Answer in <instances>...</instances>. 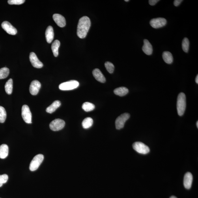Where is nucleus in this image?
<instances>
[{
    "mask_svg": "<svg viewBox=\"0 0 198 198\" xmlns=\"http://www.w3.org/2000/svg\"><path fill=\"white\" fill-rule=\"evenodd\" d=\"M91 26V21L87 16H83L79 20L77 27V35L81 39L84 38L87 36Z\"/></svg>",
    "mask_w": 198,
    "mask_h": 198,
    "instance_id": "1",
    "label": "nucleus"
},
{
    "mask_svg": "<svg viewBox=\"0 0 198 198\" xmlns=\"http://www.w3.org/2000/svg\"><path fill=\"white\" fill-rule=\"evenodd\" d=\"M186 107V96L183 92L178 95L177 101V109L178 115H184Z\"/></svg>",
    "mask_w": 198,
    "mask_h": 198,
    "instance_id": "2",
    "label": "nucleus"
},
{
    "mask_svg": "<svg viewBox=\"0 0 198 198\" xmlns=\"http://www.w3.org/2000/svg\"><path fill=\"white\" fill-rule=\"evenodd\" d=\"M44 155L42 154L36 155L34 157L30 163L29 165L30 171H34L37 170L44 160Z\"/></svg>",
    "mask_w": 198,
    "mask_h": 198,
    "instance_id": "3",
    "label": "nucleus"
},
{
    "mask_svg": "<svg viewBox=\"0 0 198 198\" xmlns=\"http://www.w3.org/2000/svg\"><path fill=\"white\" fill-rule=\"evenodd\" d=\"M79 83L78 81L71 80L62 83L59 86V89L63 91H67L76 89L78 87Z\"/></svg>",
    "mask_w": 198,
    "mask_h": 198,
    "instance_id": "4",
    "label": "nucleus"
},
{
    "mask_svg": "<svg viewBox=\"0 0 198 198\" xmlns=\"http://www.w3.org/2000/svg\"><path fill=\"white\" fill-rule=\"evenodd\" d=\"M133 147L135 151L139 154H145L150 152V148L148 146L141 142H135L133 143Z\"/></svg>",
    "mask_w": 198,
    "mask_h": 198,
    "instance_id": "5",
    "label": "nucleus"
},
{
    "mask_svg": "<svg viewBox=\"0 0 198 198\" xmlns=\"http://www.w3.org/2000/svg\"><path fill=\"white\" fill-rule=\"evenodd\" d=\"M130 117V115L128 113H124L118 117L115 121L116 128L117 130H120L124 128V124L127 120Z\"/></svg>",
    "mask_w": 198,
    "mask_h": 198,
    "instance_id": "6",
    "label": "nucleus"
},
{
    "mask_svg": "<svg viewBox=\"0 0 198 198\" xmlns=\"http://www.w3.org/2000/svg\"><path fill=\"white\" fill-rule=\"evenodd\" d=\"M64 120L58 119L53 120L50 124V128L53 131H58L62 130L65 126Z\"/></svg>",
    "mask_w": 198,
    "mask_h": 198,
    "instance_id": "7",
    "label": "nucleus"
},
{
    "mask_svg": "<svg viewBox=\"0 0 198 198\" xmlns=\"http://www.w3.org/2000/svg\"><path fill=\"white\" fill-rule=\"evenodd\" d=\"M21 115L25 122L28 124L32 123V114L28 105H24L22 107Z\"/></svg>",
    "mask_w": 198,
    "mask_h": 198,
    "instance_id": "8",
    "label": "nucleus"
},
{
    "mask_svg": "<svg viewBox=\"0 0 198 198\" xmlns=\"http://www.w3.org/2000/svg\"><path fill=\"white\" fill-rule=\"evenodd\" d=\"M167 21L165 18H158L152 19L150 22V25L154 29L163 27L167 24Z\"/></svg>",
    "mask_w": 198,
    "mask_h": 198,
    "instance_id": "9",
    "label": "nucleus"
},
{
    "mask_svg": "<svg viewBox=\"0 0 198 198\" xmlns=\"http://www.w3.org/2000/svg\"><path fill=\"white\" fill-rule=\"evenodd\" d=\"M2 27L8 34L11 35H16L17 30L11 23L7 21H4L2 23Z\"/></svg>",
    "mask_w": 198,
    "mask_h": 198,
    "instance_id": "10",
    "label": "nucleus"
},
{
    "mask_svg": "<svg viewBox=\"0 0 198 198\" xmlns=\"http://www.w3.org/2000/svg\"><path fill=\"white\" fill-rule=\"evenodd\" d=\"M41 85L39 81L35 80L32 81L30 85L29 91L32 95H36L39 92Z\"/></svg>",
    "mask_w": 198,
    "mask_h": 198,
    "instance_id": "11",
    "label": "nucleus"
},
{
    "mask_svg": "<svg viewBox=\"0 0 198 198\" xmlns=\"http://www.w3.org/2000/svg\"><path fill=\"white\" fill-rule=\"evenodd\" d=\"M29 60L32 66L34 67L37 68H41L43 67V63L38 59L37 56H36L35 53L34 52L30 53Z\"/></svg>",
    "mask_w": 198,
    "mask_h": 198,
    "instance_id": "12",
    "label": "nucleus"
},
{
    "mask_svg": "<svg viewBox=\"0 0 198 198\" xmlns=\"http://www.w3.org/2000/svg\"><path fill=\"white\" fill-rule=\"evenodd\" d=\"M53 19L56 24L60 27H64L66 25V20L61 15L55 14L53 15Z\"/></svg>",
    "mask_w": 198,
    "mask_h": 198,
    "instance_id": "13",
    "label": "nucleus"
},
{
    "mask_svg": "<svg viewBox=\"0 0 198 198\" xmlns=\"http://www.w3.org/2000/svg\"><path fill=\"white\" fill-rule=\"evenodd\" d=\"M193 180V175L190 173L188 172L185 174L184 180V184L185 188L188 189L191 188Z\"/></svg>",
    "mask_w": 198,
    "mask_h": 198,
    "instance_id": "14",
    "label": "nucleus"
},
{
    "mask_svg": "<svg viewBox=\"0 0 198 198\" xmlns=\"http://www.w3.org/2000/svg\"><path fill=\"white\" fill-rule=\"evenodd\" d=\"M143 43L144 44L142 48L143 52L146 55H151L153 51L152 44L147 39H144Z\"/></svg>",
    "mask_w": 198,
    "mask_h": 198,
    "instance_id": "15",
    "label": "nucleus"
},
{
    "mask_svg": "<svg viewBox=\"0 0 198 198\" xmlns=\"http://www.w3.org/2000/svg\"><path fill=\"white\" fill-rule=\"evenodd\" d=\"M92 74L97 81L101 83H104L106 81V79L102 72L98 69H95L92 71Z\"/></svg>",
    "mask_w": 198,
    "mask_h": 198,
    "instance_id": "16",
    "label": "nucleus"
},
{
    "mask_svg": "<svg viewBox=\"0 0 198 198\" xmlns=\"http://www.w3.org/2000/svg\"><path fill=\"white\" fill-rule=\"evenodd\" d=\"M45 36H46L47 42L50 44L52 42L54 38V32L53 28L51 26H49L47 28L45 32Z\"/></svg>",
    "mask_w": 198,
    "mask_h": 198,
    "instance_id": "17",
    "label": "nucleus"
},
{
    "mask_svg": "<svg viewBox=\"0 0 198 198\" xmlns=\"http://www.w3.org/2000/svg\"><path fill=\"white\" fill-rule=\"evenodd\" d=\"M61 103L59 101H55L50 106L47 107L46 111L47 112L49 113H52L55 112L56 110L61 106Z\"/></svg>",
    "mask_w": 198,
    "mask_h": 198,
    "instance_id": "18",
    "label": "nucleus"
},
{
    "mask_svg": "<svg viewBox=\"0 0 198 198\" xmlns=\"http://www.w3.org/2000/svg\"><path fill=\"white\" fill-rule=\"evenodd\" d=\"M8 146L6 144H3L0 146V158L5 159L8 156Z\"/></svg>",
    "mask_w": 198,
    "mask_h": 198,
    "instance_id": "19",
    "label": "nucleus"
},
{
    "mask_svg": "<svg viewBox=\"0 0 198 198\" xmlns=\"http://www.w3.org/2000/svg\"><path fill=\"white\" fill-rule=\"evenodd\" d=\"M162 57L164 61L168 64H171L173 61V57L172 54L169 51H165L163 53Z\"/></svg>",
    "mask_w": 198,
    "mask_h": 198,
    "instance_id": "20",
    "label": "nucleus"
},
{
    "mask_svg": "<svg viewBox=\"0 0 198 198\" xmlns=\"http://www.w3.org/2000/svg\"><path fill=\"white\" fill-rule=\"evenodd\" d=\"M129 92L128 88L122 87L117 88L114 90V92L117 95L122 96L126 95Z\"/></svg>",
    "mask_w": 198,
    "mask_h": 198,
    "instance_id": "21",
    "label": "nucleus"
},
{
    "mask_svg": "<svg viewBox=\"0 0 198 198\" xmlns=\"http://www.w3.org/2000/svg\"><path fill=\"white\" fill-rule=\"evenodd\" d=\"M60 45V42L59 41L56 40L53 43L51 46V49H52L54 55L55 57H57L59 55V49Z\"/></svg>",
    "mask_w": 198,
    "mask_h": 198,
    "instance_id": "22",
    "label": "nucleus"
},
{
    "mask_svg": "<svg viewBox=\"0 0 198 198\" xmlns=\"http://www.w3.org/2000/svg\"><path fill=\"white\" fill-rule=\"evenodd\" d=\"M93 123V120L91 118L88 117L85 118L83 120L82 125L83 128L85 129L89 128L92 125Z\"/></svg>",
    "mask_w": 198,
    "mask_h": 198,
    "instance_id": "23",
    "label": "nucleus"
},
{
    "mask_svg": "<svg viewBox=\"0 0 198 198\" xmlns=\"http://www.w3.org/2000/svg\"><path fill=\"white\" fill-rule=\"evenodd\" d=\"M13 89V81L10 79L6 82L5 85V90L6 93L8 95L11 94Z\"/></svg>",
    "mask_w": 198,
    "mask_h": 198,
    "instance_id": "24",
    "label": "nucleus"
},
{
    "mask_svg": "<svg viewBox=\"0 0 198 198\" xmlns=\"http://www.w3.org/2000/svg\"><path fill=\"white\" fill-rule=\"evenodd\" d=\"M82 107L85 111L89 112L93 111L95 108V106L91 103L86 102L83 104Z\"/></svg>",
    "mask_w": 198,
    "mask_h": 198,
    "instance_id": "25",
    "label": "nucleus"
},
{
    "mask_svg": "<svg viewBox=\"0 0 198 198\" xmlns=\"http://www.w3.org/2000/svg\"><path fill=\"white\" fill-rule=\"evenodd\" d=\"M9 74V70L6 67L0 69V79H4L7 77Z\"/></svg>",
    "mask_w": 198,
    "mask_h": 198,
    "instance_id": "26",
    "label": "nucleus"
},
{
    "mask_svg": "<svg viewBox=\"0 0 198 198\" xmlns=\"http://www.w3.org/2000/svg\"><path fill=\"white\" fill-rule=\"evenodd\" d=\"M7 117V113L5 109L3 107L0 106V122H5Z\"/></svg>",
    "mask_w": 198,
    "mask_h": 198,
    "instance_id": "27",
    "label": "nucleus"
},
{
    "mask_svg": "<svg viewBox=\"0 0 198 198\" xmlns=\"http://www.w3.org/2000/svg\"><path fill=\"white\" fill-rule=\"evenodd\" d=\"M182 48L185 52H188L189 47V41L188 38H185L182 41Z\"/></svg>",
    "mask_w": 198,
    "mask_h": 198,
    "instance_id": "28",
    "label": "nucleus"
},
{
    "mask_svg": "<svg viewBox=\"0 0 198 198\" xmlns=\"http://www.w3.org/2000/svg\"><path fill=\"white\" fill-rule=\"evenodd\" d=\"M105 65L107 70L110 74H112L113 73L114 69H115V66L111 62H105Z\"/></svg>",
    "mask_w": 198,
    "mask_h": 198,
    "instance_id": "29",
    "label": "nucleus"
},
{
    "mask_svg": "<svg viewBox=\"0 0 198 198\" xmlns=\"http://www.w3.org/2000/svg\"><path fill=\"white\" fill-rule=\"evenodd\" d=\"M8 180V176L7 174L0 175V187L3 186V184L6 183Z\"/></svg>",
    "mask_w": 198,
    "mask_h": 198,
    "instance_id": "30",
    "label": "nucleus"
},
{
    "mask_svg": "<svg viewBox=\"0 0 198 198\" xmlns=\"http://www.w3.org/2000/svg\"><path fill=\"white\" fill-rule=\"evenodd\" d=\"M24 0H8V3L10 5H20L25 3Z\"/></svg>",
    "mask_w": 198,
    "mask_h": 198,
    "instance_id": "31",
    "label": "nucleus"
},
{
    "mask_svg": "<svg viewBox=\"0 0 198 198\" xmlns=\"http://www.w3.org/2000/svg\"><path fill=\"white\" fill-rule=\"evenodd\" d=\"M159 1V0H149L148 1V3L150 5L154 6Z\"/></svg>",
    "mask_w": 198,
    "mask_h": 198,
    "instance_id": "32",
    "label": "nucleus"
},
{
    "mask_svg": "<svg viewBox=\"0 0 198 198\" xmlns=\"http://www.w3.org/2000/svg\"><path fill=\"white\" fill-rule=\"evenodd\" d=\"M182 1V0H175L174 1V5L175 6H178L180 5Z\"/></svg>",
    "mask_w": 198,
    "mask_h": 198,
    "instance_id": "33",
    "label": "nucleus"
},
{
    "mask_svg": "<svg viewBox=\"0 0 198 198\" xmlns=\"http://www.w3.org/2000/svg\"><path fill=\"white\" fill-rule=\"evenodd\" d=\"M195 81L196 83L198 84V75H197L196 77Z\"/></svg>",
    "mask_w": 198,
    "mask_h": 198,
    "instance_id": "34",
    "label": "nucleus"
},
{
    "mask_svg": "<svg viewBox=\"0 0 198 198\" xmlns=\"http://www.w3.org/2000/svg\"><path fill=\"white\" fill-rule=\"evenodd\" d=\"M170 198H177L175 196H172L170 197Z\"/></svg>",
    "mask_w": 198,
    "mask_h": 198,
    "instance_id": "35",
    "label": "nucleus"
},
{
    "mask_svg": "<svg viewBox=\"0 0 198 198\" xmlns=\"http://www.w3.org/2000/svg\"><path fill=\"white\" fill-rule=\"evenodd\" d=\"M196 125L197 126V128H198V121H197L196 122Z\"/></svg>",
    "mask_w": 198,
    "mask_h": 198,
    "instance_id": "36",
    "label": "nucleus"
},
{
    "mask_svg": "<svg viewBox=\"0 0 198 198\" xmlns=\"http://www.w3.org/2000/svg\"><path fill=\"white\" fill-rule=\"evenodd\" d=\"M125 1L128 2H129V0H125Z\"/></svg>",
    "mask_w": 198,
    "mask_h": 198,
    "instance_id": "37",
    "label": "nucleus"
}]
</instances>
